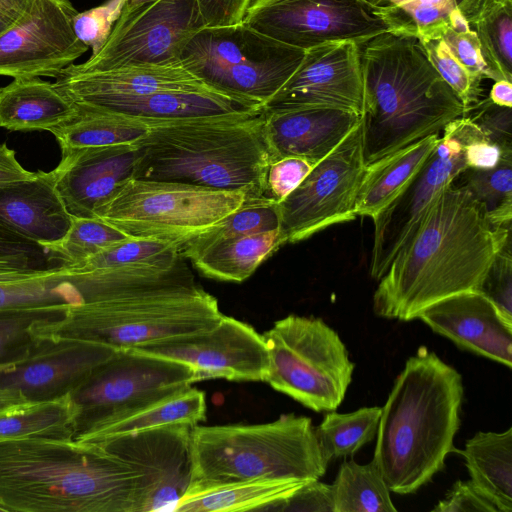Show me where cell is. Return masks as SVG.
I'll list each match as a JSON object with an SVG mask.
<instances>
[{
  "label": "cell",
  "instance_id": "4316f807",
  "mask_svg": "<svg viewBox=\"0 0 512 512\" xmlns=\"http://www.w3.org/2000/svg\"><path fill=\"white\" fill-rule=\"evenodd\" d=\"M76 108V102L55 83L40 77H16L0 88V126L11 131H49Z\"/></svg>",
  "mask_w": 512,
  "mask_h": 512
},
{
  "label": "cell",
  "instance_id": "c3c4849f",
  "mask_svg": "<svg viewBox=\"0 0 512 512\" xmlns=\"http://www.w3.org/2000/svg\"><path fill=\"white\" fill-rule=\"evenodd\" d=\"M512 324V256L511 238L495 255L479 290Z\"/></svg>",
  "mask_w": 512,
  "mask_h": 512
},
{
  "label": "cell",
  "instance_id": "f6af8a7d",
  "mask_svg": "<svg viewBox=\"0 0 512 512\" xmlns=\"http://www.w3.org/2000/svg\"><path fill=\"white\" fill-rule=\"evenodd\" d=\"M420 42L433 67L455 92L468 113L479 102L483 78L474 75L463 66L442 38Z\"/></svg>",
  "mask_w": 512,
  "mask_h": 512
},
{
  "label": "cell",
  "instance_id": "db71d44e",
  "mask_svg": "<svg viewBox=\"0 0 512 512\" xmlns=\"http://www.w3.org/2000/svg\"><path fill=\"white\" fill-rule=\"evenodd\" d=\"M204 28L242 24L253 0H195Z\"/></svg>",
  "mask_w": 512,
  "mask_h": 512
},
{
  "label": "cell",
  "instance_id": "91938a15",
  "mask_svg": "<svg viewBox=\"0 0 512 512\" xmlns=\"http://www.w3.org/2000/svg\"><path fill=\"white\" fill-rule=\"evenodd\" d=\"M30 0H0V35L22 15Z\"/></svg>",
  "mask_w": 512,
  "mask_h": 512
},
{
  "label": "cell",
  "instance_id": "94428289",
  "mask_svg": "<svg viewBox=\"0 0 512 512\" xmlns=\"http://www.w3.org/2000/svg\"><path fill=\"white\" fill-rule=\"evenodd\" d=\"M489 99L498 106L512 108V83L507 80L496 81L491 88Z\"/></svg>",
  "mask_w": 512,
  "mask_h": 512
},
{
  "label": "cell",
  "instance_id": "484cf974",
  "mask_svg": "<svg viewBox=\"0 0 512 512\" xmlns=\"http://www.w3.org/2000/svg\"><path fill=\"white\" fill-rule=\"evenodd\" d=\"M79 103L149 123L256 112L262 108L216 91L168 90L141 96H91Z\"/></svg>",
  "mask_w": 512,
  "mask_h": 512
},
{
  "label": "cell",
  "instance_id": "f35d334b",
  "mask_svg": "<svg viewBox=\"0 0 512 512\" xmlns=\"http://www.w3.org/2000/svg\"><path fill=\"white\" fill-rule=\"evenodd\" d=\"M483 205L494 228L511 225L512 220V153L504 154L490 169L467 167L456 178ZM453 184V183H452Z\"/></svg>",
  "mask_w": 512,
  "mask_h": 512
},
{
  "label": "cell",
  "instance_id": "d590c367",
  "mask_svg": "<svg viewBox=\"0 0 512 512\" xmlns=\"http://www.w3.org/2000/svg\"><path fill=\"white\" fill-rule=\"evenodd\" d=\"M280 228L279 205L266 196L246 197L243 203L215 225L187 241L180 249L192 260L209 247L228 239Z\"/></svg>",
  "mask_w": 512,
  "mask_h": 512
},
{
  "label": "cell",
  "instance_id": "e0dca14e",
  "mask_svg": "<svg viewBox=\"0 0 512 512\" xmlns=\"http://www.w3.org/2000/svg\"><path fill=\"white\" fill-rule=\"evenodd\" d=\"M77 13L69 0H30L0 35V76L57 78L89 49L74 33Z\"/></svg>",
  "mask_w": 512,
  "mask_h": 512
},
{
  "label": "cell",
  "instance_id": "9c48e42d",
  "mask_svg": "<svg viewBox=\"0 0 512 512\" xmlns=\"http://www.w3.org/2000/svg\"><path fill=\"white\" fill-rule=\"evenodd\" d=\"M262 335L269 356L265 382L315 412L339 407L354 363L336 331L320 318L289 315Z\"/></svg>",
  "mask_w": 512,
  "mask_h": 512
},
{
  "label": "cell",
  "instance_id": "ffe728a7",
  "mask_svg": "<svg viewBox=\"0 0 512 512\" xmlns=\"http://www.w3.org/2000/svg\"><path fill=\"white\" fill-rule=\"evenodd\" d=\"M117 351L95 341L35 338L21 359L0 366V390L27 402L62 397L77 388Z\"/></svg>",
  "mask_w": 512,
  "mask_h": 512
},
{
  "label": "cell",
  "instance_id": "83f0119b",
  "mask_svg": "<svg viewBox=\"0 0 512 512\" xmlns=\"http://www.w3.org/2000/svg\"><path fill=\"white\" fill-rule=\"evenodd\" d=\"M440 140V133L415 141L365 165L358 188L355 213L375 218L412 181Z\"/></svg>",
  "mask_w": 512,
  "mask_h": 512
},
{
  "label": "cell",
  "instance_id": "f907efd6",
  "mask_svg": "<svg viewBox=\"0 0 512 512\" xmlns=\"http://www.w3.org/2000/svg\"><path fill=\"white\" fill-rule=\"evenodd\" d=\"M472 108L476 112L468 116L482 131L485 138L498 145L504 153H512L511 108L498 106L486 99Z\"/></svg>",
  "mask_w": 512,
  "mask_h": 512
},
{
  "label": "cell",
  "instance_id": "816d5d0a",
  "mask_svg": "<svg viewBox=\"0 0 512 512\" xmlns=\"http://www.w3.org/2000/svg\"><path fill=\"white\" fill-rule=\"evenodd\" d=\"M269 511L333 512L332 485L319 480L311 481L274 504Z\"/></svg>",
  "mask_w": 512,
  "mask_h": 512
},
{
  "label": "cell",
  "instance_id": "e575fe53",
  "mask_svg": "<svg viewBox=\"0 0 512 512\" xmlns=\"http://www.w3.org/2000/svg\"><path fill=\"white\" fill-rule=\"evenodd\" d=\"M77 418L78 410L69 394L13 405L0 411V438L72 439Z\"/></svg>",
  "mask_w": 512,
  "mask_h": 512
},
{
  "label": "cell",
  "instance_id": "60d3db41",
  "mask_svg": "<svg viewBox=\"0 0 512 512\" xmlns=\"http://www.w3.org/2000/svg\"><path fill=\"white\" fill-rule=\"evenodd\" d=\"M180 249L178 244L161 239L128 237L80 264L65 268L75 273H86L154 265L173 259Z\"/></svg>",
  "mask_w": 512,
  "mask_h": 512
},
{
  "label": "cell",
  "instance_id": "ee69618b",
  "mask_svg": "<svg viewBox=\"0 0 512 512\" xmlns=\"http://www.w3.org/2000/svg\"><path fill=\"white\" fill-rule=\"evenodd\" d=\"M74 291L68 276L53 271L14 283H0V310L9 308L69 305Z\"/></svg>",
  "mask_w": 512,
  "mask_h": 512
},
{
  "label": "cell",
  "instance_id": "003e7915",
  "mask_svg": "<svg viewBox=\"0 0 512 512\" xmlns=\"http://www.w3.org/2000/svg\"><path fill=\"white\" fill-rule=\"evenodd\" d=\"M0 511H2V510L0 509Z\"/></svg>",
  "mask_w": 512,
  "mask_h": 512
},
{
  "label": "cell",
  "instance_id": "2e32d148",
  "mask_svg": "<svg viewBox=\"0 0 512 512\" xmlns=\"http://www.w3.org/2000/svg\"><path fill=\"white\" fill-rule=\"evenodd\" d=\"M192 427L167 425L96 442L138 474L137 512H175L191 482Z\"/></svg>",
  "mask_w": 512,
  "mask_h": 512
},
{
  "label": "cell",
  "instance_id": "680465c9",
  "mask_svg": "<svg viewBox=\"0 0 512 512\" xmlns=\"http://www.w3.org/2000/svg\"><path fill=\"white\" fill-rule=\"evenodd\" d=\"M57 269L59 268L51 270H37L6 261H0V283L26 281L43 276Z\"/></svg>",
  "mask_w": 512,
  "mask_h": 512
},
{
  "label": "cell",
  "instance_id": "7402d4cb",
  "mask_svg": "<svg viewBox=\"0 0 512 512\" xmlns=\"http://www.w3.org/2000/svg\"><path fill=\"white\" fill-rule=\"evenodd\" d=\"M417 318L458 347L512 367V324L479 291L442 299Z\"/></svg>",
  "mask_w": 512,
  "mask_h": 512
},
{
  "label": "cell",
  "instance_id": "7bdbcfd3",
  "mask_svg": "<svg viewBox=\"0 0 512 512\" xmlns=\"http://www.w3.org/2000/svg\"><path fill=\"white\" fill-rule=\"evenodd\" d=\"M128 237L117 227L99 218L72 216L70 228L51 249V253L63 261L64 267H71Z\"/></svg>",
  "mask_w": 512,
  "mask_h": 512
},
{
  "label": "cell",
  "instance_id": "f1b7e54d",
  "mask_svg": "<svg viewBox=\"0 0 512 512\" xmlns=\"http://www.w3.org/2000/svg\"><path fill=\"white\" fill-rule=\"evenodd\" d=\"M206 418V397L202 390L188 386L163 398L112 416L78 433L84 442L102 440L151 428L187 424L198 425Z\"/></svg>",
  "mask_w": 512,
  "mask_h": 512
},
{
  "label": "cell",
  "instance_id": "277c9868",
  "mask_svg": "<svg viewBox=\"0 0 512 512\" xmlns=\"http://www.w3.org/2000/svg\"><path fill=\"white\" fill-rule=\"evenodd\" d=\"M463 395L459 372L427 347L406 361L381 408L372 459L391 492L414 493L442 470Z\"/></svg>",
  "mask_w": 512,
  "mask_h": 512
},
{
  "label": "cell",
  "instance_id": "8fae6325",
  "mask_svg": "<svg viewBox=\"0 0 512 512\" xmlns=\"http://www.w3.org/2000/svg\"><path fill=\"white\" fill-rule=\"evenodd\" d=\"M484 136L463 116L449 122L422 168L406 188L375 218L370 276L379 281L394 256L413 235L434 200L467 168L464 147Z\"/></svg>",
  "mask_w": 512,
  "mask_h": 512
},
{
  "label": "cell",
  "instance_id": "836d02e7",
  "mask_svg": "<svg viewBox=\"0 0 512 512\" xmlns=\"http://www.w3.org/2000/svg\"><path fill=\"white\" fill-rule=\"evenodd\" d=\"M493 0H408L396 6H377L389 31L420 41L441 38L453 12H461L472 28Z\"/></svg>",
  "mask_w": 512,
  "mask_h": 512
},
{
  "label": "cell",
  "instance_id": "ab89813d",
  "mask_svg": "<svg viewBox=\"0 0 512 512\" xmlns=\"http://www.w3.org/2000/svg\"><path fill=\"white\" fill-rule=\"evenodd\" d=\"M472 29L491 79L512 82V0H493Z\"/></svg>",
  "mask_w": 512,
  "mask_h": 512
},
{
  "label": "cell",
  "instance_id": "9f6ffc18",
  "mask_svg": "<svg viewBox=\"0 0 512 512\" xmlns=\"http://www.w3.org/2000/svg\"><path fill=\"white\" fill-rule=\"evenodd\" d=\"M503 150L482 136L465 145L464 155L467 167L490 169L495 167L503 157Z\"/></svg>",
  "mask_w": 512,
  "mask_h": 512
},
{
  "label": "cell",
  "instance_id": "b9f144b4",
  "mask_svg": "<svg viewBox=\"0 0 512 512\" xmlns=\"http://www.w3.org/2000/svg\"><path fill=\"white\" fill-rule=\"evenodd\" d=\"M71 306L53 305L0 310V366L21 359L32 346V327L62 319Z\"/></svg>",
  "mask_w": 512,
  "mask_h": 512
},
{
  "label": "cell",
  "instance_id": "6125c7cd",
  "mask_svg": "<svg viewBox=\"0 0 512 512\" xmlns=\"http://www.w3.org/2000/svg\"><path fill=\"white\" fill-rule=\"evenodd\" d=\"M26 402L27 401L15 394L0 390V411L5 410L13 405Z\"/></svg>",
  "mask_w": 512,
  "mask_h": 512
},
{
  "label": "cell",
  "instance_id": "d6986e66",
  "mask_svg": "<svg viewBox=\"0 0 512 512\" xmlns=\"http://www.w3.org/2000/svg\"><path fill=\"white\" fill-rule=\"evenodd\" d=\"M321 107L363 113L361 48L349 40L305 50L296 71L263 110Z\"/></svg>",
  "mask_w": 512,
  "mask_h": 512
},
{
  "label": "cell",
  "instance_id": "7c38bea8",
  "mask_svg": "<svg viewBox=\"0 0 512 512\" xmlns=\"http://www.w3.org/2000/svg\"><path fill=\"white\" fill-rule=\"evenodd\" d=\"M197 382L188 365L118 350L69 393L78 410L75 436L112 416L163 398Z\"/></svg>",
  "mask_w": 512,
  "mask_h": 512
},
{
  "label": "cell",
  "instance_id": "e7e4bbea",
  "mask_svg": "<svg viewBox=\"0 0 512 512\" xmlns=\"http://www.w3.org/2000/svg\"><path fill=\"white\" fill-rule=\"evenodd\" d=\"M377 6L391 7L404 3L408 0H372Z\"/></svg>",
  "mask_w": 512,
  "mask_h": 512
},
{
  "label": "cell",
  "instance_id": "603a6c76",
  "mask_svg": "<svg viewBox=\"0 0 512 512\" xmlns=\"http://www.w3.org/2000/svg\"><path fill=\"white\" fill-rule=\"evenodd\" d=\"M263 111L272 162L294 156L316 164L362 119V114L352 111L321 107Z\"/></svg>",
  "mask_w": 512,
  "mask_h": 512
},
{
  "label": "cell",
  "instance_id": "7a4b0ae2",
  "mask_svg": "<svg viewBox=\"0 0 512 512\" xmlns=\"http://www.w3.org/2000/svg\"><path fill=\"white\" fill-rule=\"evenodd\" d=\"M511 238L494 228L482 204L454 184L432 203L378 281L374 312L410 321L447 297L479 291L493 259Z\"/></svg>",
  "mask_w": 512,
  "mask_h": 512
},
{
  "label": "cell",
  "instance_id": "4dcf8cb0",
  "mask_svg": "<svg viewBox=\"0 0 512 512\" xmlns=\"http://www.w3.org/2000/svg\"><path fill=\"white\" fill-rule=\"evenodd\" d=\"M305 484L291 479H254L191 487L175 512L269 511Z\"/></svg>",
  "mask_w": 512,
  "mask_h": 512
},
{
  "label": "cell",
  "instance_id": "be15d7a7",
  "mask_svg": "<svg viewBox=\"0 0 512 512\" xmlns=\"http://www.w3.org/2000/svg\"><path fill=\"white\" fill-rule=\"evenodd\" d=\"M157 0H125L121 15L119 18H123L131 14L133 11L139 9L140 7L152 3Z\"/></svg>",
  "mask_w": 512,
  "mask_h": 512
},
{
  "label": "cell",
  "instance_id": "8d00e7d4",
  "mask_svg": "<svg viewBox=\"0 0 512 512\" xmlns=\"http://www.w3.org/2000/svg\"><path fill=\"white\" fill-rule=\"evenodd\" d=\"M332 485L333 512H396L390 490L371 460L344 461Z\"/></svg>",
  "mask_w": 512,
  "mask_h": 512
},
{
  "label": "cell",
  "instance_id": "d4e9b609",
  "mask_svg": "<svg viewBox=\"0 0 512 512\" xmlns=\"http://www.w3.org/2000/svg\"><path fill=\"white\" fill-rule=\"evenodd\" d=\"M55 84L74 101L91 96H141L168 90L213 91L180 62L126 65L96 72L66 67Z\"/></svg>",
  "mask_w": 512,
  "mask_h": 512
},
{
  "label": "cell",
  "instance_id": "3957f363",
  "mask_svg": "<svg viewBox=\"0 0 512 512\" xmlns=\"http://www.w3.org/2000/svg\"><path fill=\"white\" fill-rule=\"evenodd\" d=\"M139 476L99 443L22 437L0 440V509L137 512Z\"/></svg>",
  "mask_w": 512,
  "mask_h": 512
},
{
  "label": "cell",
  "instance_id": "bcb514c9",
  "mask_svg": "<svg viewBox=\"0 0 512 512\" xmlns=\"http://www.w3.org/2000/svg\"><path fill=\"white\" fill-rule=\"evenodd\" d=\"M124 3L125 0H106L74 16V33L82 43L92 49V55L97 54L106 43L121 15Z\"/></svg>",
  "mask_w": 512,
  "mask_h": 512
},
{
  "label": "cell",
  "instance_id": "f5cc1de1",
  "mask_svg": "<svg viewBox=\"0 0 512 512\" xmlns=\"http://www.w3.org/2000/svg\"><path fill=\"white\" fill-rule=\"evenodd\" d=\"M441 38L458 61L471 73L483 79H491L490 70L483 59L480 43L473 29L457 32L448 28Z\"/></svg>",
  "mask_w": 512,
  "mask_h": 512
},
{
  "label": "cell",
  "instance_id": "74e56055",
  "mask_svg": "<svg viewBox=\"0 0 512 512\" xmlns=\"http://www.w3.org/2000/svg\"><path fill=\"white\" fill-rule=\"evenodd\" d=\"M381 408L363 407L350 413L328 411L315 427L323 457L331 460L355 454L376 436Z\"/></svg>",
  "mask_w": 512,
  "mask_h": 512
},
{
  "label": "cell",
  "instance_id": "5bb4252c",
  "mask_svg": "<svg viewBox=\"0 0 512 512\" xmlns=\"http://www.w3.org/2000/svg\"><path fill=\"white\" fill-rule=\"evenodd\" d=\"M243 23L303 50L338 40L362 45L389 31L372 0H253Z\"/></svg>",
  "mask_w": 512,
  "mask_h": 512
},
{
  "label": "cell",
  "instance_id": "9a60e30c",
  "mask_svg": "<svg viewBox=\"0 0 512 512\" xmlns=\"http://www.w3.org/2000/svg\"><path fill=\"white\" fill-rule=\"evenodd\" d=\"M202 28L195 0H157L119 18L97 54L68 67L96 72L126 65L179 63L183 48Z\"/></svg>",
  "mask_w": 512,
  "mask_h": 512
},
{
  "label": "cell",
  "instance_id": "44dd1931",
  "mask_svg": "<svg viewBox=\"0 0 512 512\" xmlns=\"http://www.w3.org/2000/svg\"><path fill=\"white\" fill-rule=\"evenodd\" d=\"M62 152L52 170L56 190L71 216L92 218L133 178L138 144L83 147Z\"/></svg>",
  "mask_w": 512,
  "mask_h": 512
},
{
  "label": "cell",
  "instance_id": "cb8c5ba5",
  "mask_svg": "<svg viewBox=\"0 0 512 512\" xmlns=\"http://www.w3.org/2000/svg\"><path fill=\"white\" fill-rule=\"evenodd\" d=\"M71 221L52 171H37L29 179L0 185V223L50 252Z\"/></svg>",
  "mask_w": 512,
  "mask_h": 512
},
{
  "label": "cell",
  "instance_id": "5b68a950",
  "mask_svg": "<svg viewBox=\"0 0 512 512\" xmlns=\"http://www.w3.org/2000/svg\"><path fill=\"white\" fill-rule=\"evenodd\" d=\"M360 48L365 165L466 116L465 106L433 67L418 38L387 31Z\"/></svg>",
  "mask_w": 512,
  "mask_h": 512
},
{
  "label": "cell",
  "instance_id": "6f0895ef",
  "mask_svg": "<svg viewBox=\"0 0 512 512\" xmlns=\"http://www.w3.org/2000/svg\"><path fill=\"white\" fill-rule=\"evenodd\" d=\"M34 174L19 164L14 150L8 148L6 143L0 144V185L29 179Z\"/></svg>",
  "mask_w": 512,
  "mask_h": 512
},
{
  "label": "cell",
  "instance_id": "ba28073f",
  "mask_svg": "<svg viewBox=\"0 0 512 512\" xmlns=\"http://www.w3.org/2000/svg\"><path fill=\"white\" fill-rule=\"evenodd\" d=\"M304 53L242 23L202 28L183 48L180 63L211 90L263 108Z\"/></svg>",
  "mask_w": 512,
  "mask_h": 512
},
{
  "label": "cell",
  "instance_id": "4fadbf2b",
  "mask_svg": "<svg viewBox=\"0 0 512 512\" xmlns=\"http://www.w3.org/2000/svg\"><path fill=\"white\" fill-rule=\"evenodd\" d=\"M362 119L283 201L278 203L286 243L305 240L332 225L354 220L364 173Z\"/></svg>",
  "mask_w": 512,
  "mask_h": 512
},
{
  "label": "cell",
  "instance_id": "7dc6e473",
  "mask_svg": "<svg viewBox=\"0 0 512 512\" xmlns=\"http://www.w3.org/2000/svg\"><path fill=\"white\" fill-rule=\"evenodd\" d=\"M0 261L37 270L60 268L64 263L46 247L0 223Z\"/></svg>",
  "mask_w": 512,
  "mask_h": 512
},
{
  "label": "cell",
  "instance_id": "6da1fadb",
  "mask_svg": "<svg viewBox=\"0 0 512 512\" xmlns=\"http://www.w3.org/2000/svg\"><path fill=\"white\" fill-rule=\"evenodd\" d=\"M185 258L102 270L95 301L71 306L60 320L35 324L42 339H78L134 349L210 329L222 313Z\"/></svg>",
  "mask_w": 512,
  "mask_h": 512
},
{
  "label": "cell",
  "instance_id": "f546056e",
  "mask_svg": "<svg viewBox=\"0 0 512 512\" xmlns=\"http://www.w3.org/2000/svg\"><path fill=\"white\" fill-rule=\"evenodd\" d=\"M470 483L498 512L512 511V428L478 432L459 451Z\"/></svg>",
  "mask_w": 512,
  "mask_h": 512
},
{
  "label": "cell",
  "instance_id": "ac0fdd59",
  "mask_svg": "<svg viewBox=\"0 0 512 512\" xmlns=\"http://www.w3.org/2000/svg\"><path fill=\"white\" fill-rule=\"evenodd\" d=\"M190 366L205 379L266 381L269 356L263 335L249 324L222 315L210 329L127 349Z\"/></svg>",
  "mask_w": 512,
  "mask_h": 512
},
{
  "label": "cell",
  "instance_id": "30bf717a",
  "mask_svg": "<svg viewBox=\"0 0 512 512\" xmlns=\"http://www.w3.org/2000/svg\"><path fill=\"white\" fill-rule=\"evenodd\" d=\"M246 197L242 190L132 178L94 217L130 237L161 239L182 247L237 209Z\"/></svg>",
  "mask_w": 512,
  "mask_h": 512
},
{
  "label": "cell",
  "instance_id": "03108f58",
  "mask_svg": "<svg viewBox=\"0 0 512 512\" xmlns=\"http://www.w3.org/2000/svg\"><path fill=\"white\" fill-rule=\"evenodd\" d=\"M0 440H3V438H0Z\"/></svg>",
  "mask_w": 512,
  "mask_h": 512
},
{
  "label": "cell",
  "instance_id": "11a10c76",
  "mask_svg": "<svg viewBox=\"0 0 512 512\" xmlns=\"http://www.w3.org/2000/svg\"><path fill=\"white\" fill-rule=\"evenodd\" d=\"M434 512H498L470 483L457 481L445 498L432 508Z\"/></svg>",
  "mask_w": 512,
  "mask_h": 512
},
{
  "label": "cell",
  "instance_id": "52a82bcc",
  "mask_svg": "<svg viewBox=\"0 0 512 512\" xmlns=\"http://www.w3.org/2000/svg\"><path fill=\"white\" fill-rule=\"evenodd\" d=\"M312 420L286 414L261 424L195 425L188 488L254 479L319 480L328 462Z\"/></svg>",
  "mask_w": 512,
  "mask_h": 512
},
{
  "label": "cell",
  "instance_id": "d6a6232c",
  "mask_svg": "<svg viewBox=\"0 0 512 512\" xmlns=\"http://www.w3.org/2000/svg\"><path fill=\"white\" fill-rule=\"evenodd\" d=\"M286 244L281 229L228 239L206 249L191 263L208 278L243 282L258 266Z\"/></svg>",
  "mask_w": 512,
  "mask_h": 512
},
{
  "label": "cell",
  "instance_id": "8992f818",
  "mask_svg": "<svg viewBox=\"0 0 512 512\" xmlns=\"http://www.w3.org/2000/svg\"><path fill=\"white\" fill-rule=\"evenodd\" d=\"M137 144L135 179L265 196L272 156L263 109L155 124Z\"/></svg>",
  "mask_w": 512,
  "mask_h": 512
},
{
  "label": "cell",
  "instance_id": "681fc988",
  "mask_svg": "<svg viewBox=\"0 0 512 512\" xmlns=\"http://www.w3.org/2000/svg\"><path fill=\"white\" fill-rule=\"evenodd\" d=\"M314 165L304 158L294 156L271 162L266 174L265 196L280 203L299 186Z\"/></svg>",
  "mask_w": 512,
  "mask_h": 512
},
{
  "label": "cell",
  "instance_id": "1f68e13d",
  "mask_svg": "<svg viewBox=\"0 0 512 512\" xmlns=\"http://www.w3.org/2000/svg\"><path fill=\"white\" fill-rule=\"evenodd\" d=\"M75 113L51 128L61 151L83 147L135 144L149 132L142 120L76 102Z\"/></svg>",
  "mask_w": 512,
  "mask_h": 512
}]
</instances>
